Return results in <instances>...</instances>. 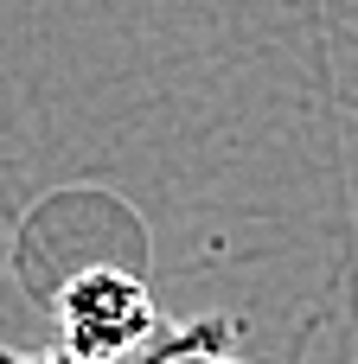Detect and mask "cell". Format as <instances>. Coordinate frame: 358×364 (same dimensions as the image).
Returning <instances> with one entry per match:
<instances>
[{
  "instance_id": "6da1fadb",
  "label": "cell",
  "mask_w": 358,
  "mask_h": 364,
  "mask_svg": "<svg viewBox=\"0 0 358 364\" xmlns=\"http://www.w3.org/2000/svg\"><path fill=\"white\" fill-rule=\"evenodd\" d=\"M51 326H58L64 352L102 358V364H141L186 333L160 314L154 288L135 269H115V262H90V269L64 275L58 294H51Z\"/></svg>"
},
{
  "instance_id": "7a4b0ae2",
  "label": "cell",
  "mask_w": 358,
  "mask_h": 364,
  "mask_svg": "<svg viewBox=\"0 0 358 364\" xmlns=\"http://www.w3.org/2000/svg\"><path fill=\"white\" fill-rule=\"evenodd\" d=\"M231 320H186V333L167 346V352H154V358H141V364H243V358H231Z\"/></svg>"
},
{
  "instance_id": "3957f363",
  "label": "cell",
  "mask_w": 358,
  "mask_h": 364,
  "mask_svg": "<svg viewBox=\"0 0 358 364\" xmlns=\"http://www.w3.org/2000/svg\"><path fill=\"white\" fill-rule=\"evenodd\" d=\"M0 364H102V358H77V352H64V346H45V352H13V346H0Z\"/></svg>"
}]
</instances>
